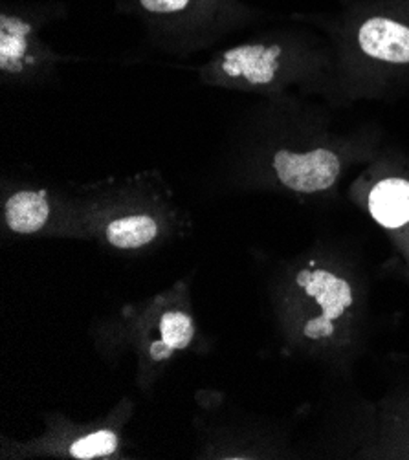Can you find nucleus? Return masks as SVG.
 <instances>
[{"instance_id": "f03ea898", "label": "nucleus", "mask_w": 409, "mask_h": 460, "mask_svg": "<svg viewBox=\"0 0 409 460\" xmlns=\"http://www.w3.org/2000/svg\"><path fill=\"white\" fill-rule=\"evenodd\" d=\"M278 180L294 193H322L331 190L340 178L342 162L329 149H314L308 153L278 151L274 160Z\"/></svg>"}, {"instance_id": "39448f33", "label": "nucleus", "mask_w": 409, "mask_h": 460, "mask_svg": "<svg viewBox=\"0 0 409 460\" xmlns=\"http://www.w3.org/2000/svg\"><path fill=\"white\" fill-rule=\"evenodd\" d=\"M369 213L386 229H398L409 224V180L386 178L369 193Z\"/></svg>"}, {"instance_id": "1a4fd4ad", "label": "nucleus", "mask_w": 409, "mask_h": 460, "mask_svg": "<svg viewBox=\"0 0 409 460\" xmlns=\"http://www.w3.org/2000/svg\"><path fill=\"white\" fill-rule=\"evenodd\" d=\"M30 26L10 17H3V37H0V66L4 72H19L28 52Z\"/></svg>"}, {"instance_id": "9b49d317", "label": "nucleus", "mask_w": 409, "mask_h": 460, "mask_svg": "<svg viewBox=\"0 0 409 460\" xmlns=\"http://www.w3.org/2000/svg\"><path fill=\"white\" fill-rule=\"evenodd\" d=\"M140 3L151 13H174L184 10L190 0H140Z\"/></svg>"}, {"instance_id": "7ed1b4c3", "label": "nucleus", "mask_w": 409, "mask_h": 460, "mask_svg": "<svg viewBox=\"0 0 409 460\" xmlns=\"http://www.w3.org/2000/svg\"><path fill=\"white\" fill-rule=\"evenodd\" d=\"M280 56L278 46L243 44L220 58V68L228 77L241 79L252 86H264L276 79Z\"/></svg>"}, {"instance_id": "20e7f679", "label": "nucleus", "mask_w": 409, "mask_h": 460, "mask_svg": "<svg viewBox=\"0 0 409 460\" xmlns=\"http://www.w3.org/2000/svg\"><path fill=\"white\" fill-rule=\"evenodd\" d=\"M361 52L386 63L405 65L409 63V28L386 19L373 17L358 31Z\"/></svg>"}, {"instance_id": "9d476101", "label": "nucleus", "mask_w": 409, "mask_h": 460, "mask_svg": "<svg viewBox=\"0 0 409 460\" xmlns=\"http://www.w3.org/2000/svg\"><path fill=\"white\" fill-rule=\"evenodd\" d=\"M120 437L111 429H100L74 440L68 453L79 460H90L98 456H111L118 451Z\"/></svg>"}, {"instance_id": "f257e3e1", "label": "nucleus", "mask_w": 409, "mask_h": 460, "mask_svg": "<svg viewBox=\"0 0 409 460\" xmlns=\"http://www.w3.org/2000/svg\"><path fill=\"white\" fill-rule=\"evenodd\" d=\"M299 336L310 345H333L347 331L356 308L351 281L327 266H308L294 278Z\"/></svg>"}, {"instance_id": "6e6552de", "label": "nucleus", "mask_w": 409, "mask_h": 460, "mask_svg": "<svg viewBox=\"0 0 409 460\" xmlns=\"http://www.w3.org/2000/svg\"><path fill=\"white\" fill-rule=\"evenodd\" d=\"M195 338V323L190 314L171 310L160 317L158 340L151 343L149 356L155 361H167L180 350H186Z\"/></svg>"}, {"instance_id": "423d86ee", "label": "nucleus", "mask_w": 409, "mask_h": 460, "mask_svg": "<svg viewBox=\"0 0 409 460\" xmlns=\"http://www.w3.org/2000/svg\"><path fill=\"white\" fill-rule=\"evenodd\" d=\"M50 202L44 191H19L6 200L4 222L15 235H33L47 226Z\"/></svg>"}, {"instance_id": "0eeeda50", "label": "nucleus", "mask_w": 409, "mask_h": 460, "mask_svg": "<svg viewBox=\"0 0 409 460\" xmlns=\"http://www.w3.org/2000/svg\"><path fill=\"white\" fill-rule=\"evenodd\" d=\"M160 234L158 220L151 215H125L111 220L105 239L116 250L134 252L155 243Z\"/></svg>"}]
</instances>
